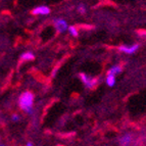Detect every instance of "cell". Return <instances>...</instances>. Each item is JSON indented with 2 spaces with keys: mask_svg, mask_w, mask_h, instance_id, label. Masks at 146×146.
Listing matches in <instances>:
<instances>
[{
  "mask_svg": "<svg viewBox=\"0 0 146 146\" xmlns=\"http://www.w3.org/2000/svg\"><path fill=\"white\" fill-rule=\"evenodd\" d=\"M32 13L35 15H47L50 13V8L46 5H39L32 10Z\"/></svg>",
  "mask_w": 146,
  "mask_h": 146,
  "instance_id": "obj_6",
  "label": "cell"
},
{
  "mask_svg": "<svg viewBox=\"0 0 146 146\" xmlns=\"http://www.w3.org/2000/svg\"><path fill=\"white\" fill-rule=\"evenodd\" d=\"M0 146H5L4 144H0Z\"/></svg>",
  "mask_w": 146,
  "mask_h": 146,
  "instance_id": "obj_14",
  "label": "cell"
},
{
  "mask_svg": "<svg viewBox=\"0 0 146 146\" xmlns=\"http://www.w3.org/2000/svg\"><path fill=\"white\" fill-rule=\"evenodd\" d=\"M106 84L107 86H110V87H112V86H115V76H110V75H107L106 76Z\"/></svg>",
  "mask_w": 146,
  "mask_h": 146,
  "instance_id": "obj_9",
  "label": "cell"
},
{
  "mask_svg": "<svg viewBox=\"0 0 146 146\" xmlns=\"http://www.w3.org/2000/svg\"><path fill=\"white\" fill-rule=\"evenodd\" d=\"M53 24H54V27H55L56 31L59 32V33H63V32H66V30L68 29L66 21L62 20V19H55V20L53 21Z\"/></svg>",
  "mask_w": 146,
  "mask_h": 146,
  "instance_id": "obj_3",
  "label": "cell"
},
{
  "mask_svg": "<svg viewBox=\"0 0 146 146\" xmlns=\"http://www.w3.org/2000/svg\"><path fill=\"white\" fill-rule=\"evenodd\" d=\"M26 146H34V145H33V144H32L31 142H28L27 145H26Z\"/></svg>",
  "mask_w": 146,
  "mask_h": 146,
  "instance_id": "obj_13",
  "label": "cell"
},
{
  "mask_svg": "<svg viewBox=\"0 0 146 146\" xmlns=\"http://www.w3.org/2000/svg\"><path fill=\"white\" fill-rule=\"evenodd\" d=\"M68 33H70V34H71L73 37H78L79 33H78V30H77V28L71 26V27H68Z\"/></svg>",
  "mask_w": 146,
  "mask_h": 146,
  "instance_id": "obj_10",
  "label": "cell"
},
{
  "mask_svg": "<svg viewBox=\"0 0 146 146\" xmlns=\"http://www.w3.org/2000/svg\"><path fill=\"white\" fill-rule=\"evenodd\" d=\"M80 79H81V81L83 82L84 85L87 88H89V89L94 88L95 86H96V84H97V80H96V79L92 78V77L86 75V74H84V73L80 74Z\"/></svg>",
  "mask_w": 146,
  "mask_h": 146,
  "instance_id": "obj_2",
  "label": "cell"
},
{
  "mask_svg": "<svg viewBox=\"0 0 146 146\" xmlns=\"http://www.w3.org/2000/svg\"><path fill=\"white\" fill-rule=\"evenodd\" d=\"M34 94L30 91L22 93L21 96L19 97V106L23 111L27 112V113H32L33 111V105H34Z\"/></svg>",
  "mask_w": 146,
  "mask_h": 146,
  "instance_id": "obj_1",
  "label": "cell"
},
{
  "mask_svg": "<svg viewBox=\"0 0 146 146\" xmlns=\"http://www.w3.org/2000/svg\"><path fill=\"white\" fill-rule=\"evenodd\" d=\"M35 58V55L33 52H24V53L21 55V60L22 61H30V60H33Z\"/></svg>",
  "mask_w": 146,
  "mask_h": 146,
  "instance_id": "obj_7",
  "label": "cell"
},
{
  "mask_svg": "<svg viewBox=\"0 0 146 146\" xmlns=\"http://www.w3.org/2000/svg\"><path fill=\"white\" fill-rule=\"evenodd\" d=\"M122 72V66H111V68L108 70V72H107V75H110V76H117L119 75V73Z\"/></svg>",
  "mask_w": 146,
  "mask_h": 146,
  "instance_id": "obj_8",
  "label": "cell"
},
{
  "mask_svg": "<svg viewBox=\"0 0 146 146\" xmlns=\"http://www.w3.org/2000/svg\"><path fill=\"white\" fill-rule=\"evenodd\" d=\"M138 48H139L138 44H131V45H126V44H124V45H121V46H119V51L124 52V53H126V54L135 53V52L138 50Z\"/></svg>",
  "mask_w": 146,
  "mask_h": 146,
  "instance_id": "obj_4",
  "label": "cell"
},
{
  "mask_svg": "<svg viewBox=\"0 0 146 146\" xmlns=\"http://www.w3.org/2000/svg\"><path fill=\"white\" fill-rule=\"evenodd\" d=\"M133 141V135L131 133H125L119 138V146H129Z\"/></svg>",
  "mask_w": 146,
  "mask_h": 146,
  "instance_id": "obj_5",
  "label": "cell"
},
{
  "mask_svg": "<svg viewBox=\"0 0 146 146\" xmlns=\"http://www.w3.org/2000/svg\"><path fill=\"white\" fill-rule=\"evenodd\" d=\"M78 11L80 12V13H82V15H83V13H86V7L84 6V5H80V6L78 7Z\"/></svg>",
  "mask_w": 146,
  "mask_h": 146,
  "instance_id": "obj_11",
  "label": "cell"
},
{
  "mask_svg": "<svg viewBox=\"0 0 146 146\" xmlns=\"http://www.w3.org/2000/svg\"><path fill=\"white\" fill-rule=\"evenodd\" d=\"M20 119H21V117L17 115V113H15V115H11V119L13 121V122H17V121H19Z\"/></svg>",
  "mask_w": 146,
  "mask_h": 146,
  "instance_id": "obj_12",
  "label": "cell"
}]
</instances>
